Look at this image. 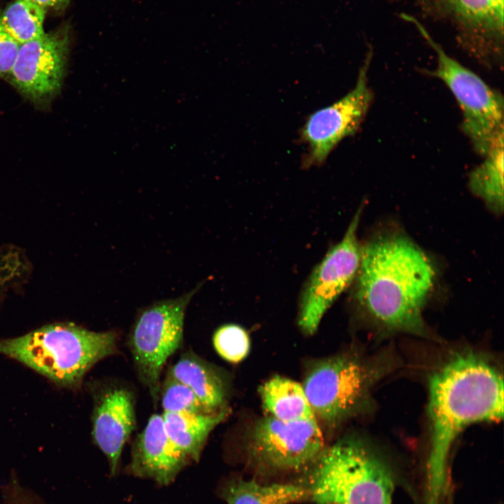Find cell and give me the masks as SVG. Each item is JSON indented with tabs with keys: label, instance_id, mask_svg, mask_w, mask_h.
<instances>
[{
	"label": "cell",
	"instance_id": "cell-1",
	"mask_svg": "<svg viewBox=\"0 0 504 504\" xmlns=\"http://www.w3.org/2000/svg\"><path fill=\"white\" fill-rule=\"evenodd\" d=\"M430 445L425 504H443L452 444L468 426L503 415V380L498 370L472 352L454 356L428 381Z\"/></svg>",
	"mask_w": 504,
	"mask_h": 504
},
{
	"label": "cell",
	"instance_id": "cell-2",
	"mask_svg": "<svg viewBox=\"0 0 504 504\" xmlns=\"http://www.w3.org/2000/svg\"><path fill=\"white\" fill-rule=\"evenodd\" d=\"M435 274L431 260L407 236L381 234L360 248L355 298L382 327L426 337L423 309Z\"/></svg>",
	"mask_w": 504,
	"mask_h": 504
},
{
	"label": "cell",
	"instance_id": "cell-3",
	"mask_svg": "<svg viewBox=\"0 0 504 504\" xmlns=\"http://www.w3.org/2000/svg\"><path fill=\"white\" fill-rule=\"evenodd\" d=\"M118 340L115 330L95 332L72 323H57L1 340L0 354L59 386L74 388L95 364L118 352Z\"/></svg>",
	"mask_w": 504,
	"mask_h": 504
},
{
	"label": "cell",
	"instance_id": "cell-4",
	"mask_svg": "<svg viewBox=\"0 0 504 504\" xmlns=\"http://www.w3.org/2000/svg\"><path fill=\"white\" fill-rule=\"evenodd\" d=\"M307 472L305 486L316 504H392L391 470L358 441L342 440L325 448Z\"/></svg>",
	"mask_w": 504,
	"mask_h": 504
},
{
	"label": "cell",
	"instance_id": "cell-5",
	"mask_svg": "<svg viewBox=\"0 0 504 504\" xmlns=\"http://www.w3.org/2000/svg\"><path fill=\"white\" fill-rule=\"evenodd\" d=\"M404 18L416 25L436 52L437 66L427 74L441 80L451 91L461 111V129L475 151L484 157L504 139L503 95L447 54L416 20L408 15Z\"/></svg>",
	"mask_w": 504,
	"mask_h": 504
},
{
	"label": "cell",
	"instance_id": "cell-6",
	"mask_svg": "<svg viewBox=\"0 0 504 504\" xmlns=\"http://www.w3.org/2000/svg\"><path fill=\"white\" fill-rule=\"evenodd\" d=\"M388 370L386 358L339 356L316 364L302 386L316 418L334 425L364 406Z\"/></svg>",
	"mask_w": 504,
	"mask_h": 504
},
{
	"label": "cell",
	"instance_id": "cell-7",
	"mask_svg": "<svg viewBox=\"0 0 504 504\" xmlns=\"http://www.w3.org/2000/svg\"><path fill=\"white\" fill-rule=\"evenodd\" d=\"M200 286L142 309L130 330L127 344L135 370L154 405L159 400L162 370L182 344L186 310Z\"/></svg>",
	"mask_w": 504,
	"mask_h": 504
},
{
	"label": "cell",
	"instance_id": "cell-8",
	"mask_svg": "<svg viewBox=\"0 0 504 504\" xmlns=\"http://www.w3.org/2000/svg\"><path fill=\"white\" fill-rule=\"evenodd\" d=\"M324 449L316 419L284 421L268 416L254 426L246 454L255 472L275 477L307 472Z\"/></svg>",
	"mask_w": 504,
	"mask_h": 504
},
{
	"label": "cell",
	"instance_id": "cell-9",
	"mask_svg": "<svg viewBox=\"0 0 504 504\" xmlns=\"http://www.w3.org/2000/svg\"><path fill=\"white\" fill-rule=\"evenodd\" d=\"M361 211L359 208L342 239L330 248L303 288L298 326L306 335L316 331L327 310L356 279L360 261L356 234Z\"/></svg>",
	"mask_w": 504,
	"mask_h": 504
},
{
	"label": "cell",
	"instance_id": "cell-10",
	"mask_svg": "<svg viewBox=\"0 0 504 504\" xmlns=\"http://www.w3.org/2000/svg\"><path fill=\"white\" fill-rule=\"evenodd\" d=\"M426 9L451 22L463 50L482 65L502 69L503 0H422Z\"/></svg>",
	"mask_w": 504,
	"mask_h": 504
},
{
	"label": "cell",
	"instance_id": "cell-11",
	"mask_svg": "<svg viewBox=\"0 0 504 504\" xmlns=\"http://www.w3.org/2000/svg\"><path fill=\"white\" fill-rule=\"evenodd\" d=\"M371 58L370 50L351 90L307 119L300 132L301 140L307 146L304 167L322 164L342 140L354 135L360 127L373 99L368 77Z\"/></svg>",
	"mask_w": 504,
	"mask_h": 504
},
{
	"label": "cell",
	"instance_id": "cell-12",
	"mask_svg": "<svg viewBox=\"0 0 504 504\" xmlns=\"http://www.w3.org/2000/svg\"><path fill=\"white\" fill-rule=\"evenodd\" d=\"M69 27L65 24L19 46L7 78L36 106H48L61 89L69 50Z\"/></svg>",
	"mask_w": 504,
	"mask_h": 504
},
{
	"label": "cell",
	"instance_id": "cell-13",
	"mask_svg": "<svg viewBox=\"0 0 504 504\" xmlns=\"http://www.w3.org/2000/svg\"><path fill=\"white\" fill-rule=\"evenodd\" d=\"M92 392V438L114 474L125 444L136 428L135 395L127 384L112 380L98 384Z\"/></svg>",
	"mask_w": 504,
	"mask_h": 504
},
{
	"label": "cell",
	"instance_id": "cell-14",
	"mask_svg": "<svg viewBox=\"0 0 504 504\" xmlns=\"http://www.w3.org/2000/svg\"><path fill=\"white\" fill-rule=\"evenodd\" d=\"M189 460L169 438L162 416L154 414L134 441L130 470L135 475L166 485Z\"/></svg>",
	"mask_w": 504,
	"mask_h": 504
},
{
	"label": "cell",
	"instance_id": "cell-15",
	"mask_svg": "<svg viewBox=\"0 0 504 504\" xmlns=\"http://www.w3.org/2000/svg\"><path fill=\"white\" fill-rule=\"evenodd\" d=\"M167 374L188 386L209 411L226 409L227 391L223 374L193 351L181 354Z\"/></svg>",
	"mask_w": 504,
	"mask_h": 504
},
{
	"label": "cell",
	"instance_id": "cell-16",
	"mask_svg": "<svg viewBox=\"0 0 504 504\" xmlns=\"http://www.w3.org/2000/svg\"><path fill=\"white\" fill-rule=\"evenodd\" d=\"M227 415L225 409L208 414L163 412L162 416L170 440L190 460L197 461L210 433Z\"/></svg>",
	"mask_w": 504,
	"mask_h": 504
},
{
	"label": "cell",
	"instance_id": "cell-17",
	"mask_svg": "<svg viewBox=\"0 0 504 504\" xmlns=\"http://www.w3.org/2000/svg\"><path fill=\"white\" fill-rule=\"evenodd\" d=\"M264 408L284 421L316 419L302 385L286 377L275 376L260 390Z\"/></svg>",
	"mask_w": 504,
	"mask_h": 504
},
{
	"label": "cell",
	"instance_id": "cell-18",
	"mask_svg": "<svg viewBox=\"0 0 504 504\" xmlns=\"http://www.w3.org/2000/svg\"><path fill=\"white\" fill-rule=\"evenodd\" d=\"M227 504H293L309 499L305 486L293 483L260 484L234 478L223 489Z\"/></svg>",
	"mask_w": 504,
	"mask_h": 504
},
{
	"label": "cell",
	"instance_id": "cell-19",
	"mask_svg": "<svg viewBox=\"0 0 504 504\" xmlns=\"http://www.w3.org/2000/svg\"><path fill=\"white\" fill-rule=\"evenodd\" d=\"M503 141L490 149L482 162L470 172L468 180L471 192L497 214L503 211Z\"/></svg>",
	"mask_w": 504,
	"mask_h": 504
},
{
	"label": "cell",
	"instance_id": "cell-20",
	"mask_svg": "<svg viewBox=\"0 0 504 504\" xmlns=\"http://www.w3.org/2000/svg\"><path fill=\"white\" fill-rule=\"evenodd\" d=\"M47 10L32 0H13L1 11L6 31L20 45L41 37Z\"/></svg>",
	"mask_w": 504,
	"mask_h": 504
},
{
	"label": "cell",
	"instance_id": "cell-21",
	"mask_svg": "<svg viewBox=\"0 0 504 504\" xmlns=\"http://www.w3.org/2000/svg\"><path fill=\"white\" fill-rule=\"evenodd\" d=\"M160 399L164 412L213 413L203 405L188 386L168 374L160 384Z\"/></svg>",
	"mask_w": 504,
	"mask_h": 504
},
{
	"label": "cell",
	"instance_id": "cell-22",
	"mask_svg": "<svg viewBox=\"0 0 504 504\" xmlns=\"http://www.w3.org/2000/svg\"><path fill=\"white\" fill-rule=\"evenodd\" d=\"M214 349L224 360L237 363L244 359L250 349V339L246 331L237 324L220 326L213 336Z\"/></svg>",
	"mask_w": 504,
	"mask_h": 504
},
{
	"label": "cell",
	"instance_id": "cell-23",
	"mask_svg": "<svg viewBox=\"0 0 504 504\" xmlns=\"http://www.w3.org/2000/svg\"><path fill=\"white\" fill-rule=\"evenodd\" d=\"M0 10V76L7 78L16 58L20 44L4 29Z\"/></svg>",
	"mask_w": 504,
	"mask_h": 504
},
{
	"label": "cell",
	"instance_id": "cell-24",
	"mask_svg": "<svg viewBox=\"0 0 504 504\" xmlns=\"http://www.w3.org/2000/svg\"><path fill=\"white\" fill-rule=\"evenodd\" d=\"M1 504H46L35 494L16 481L10 483L3 493Z\"/></svg>",
	"mask_w": 504,
	"mask_h": 504
},
{
	"label": "cell",
	"instance_id": "cell-25",
	"mask_svg": "<svg viewBox=\"0 0 504 504\" xmlns=\"http://www.w3.org/2000/svg\"><path fill=\"white\" fill-rule=\"evenodd\" d=\"M44 7L47 10H63L69 5L70 0H32Z\"/></svg>",
	"mask_w": 504,
	"mask_h": 504
},
{
	"label": "cell",
	"instance_id": "cell-26",
	"mask_svg": "<svg viewBox=\"0 0 504 504\" xmlns=\"http://www.w3.org/2000/svg\"><path fill=\"white\" fill-rule=\"evenodd\" d=\"M331 504H342V503H331Z\"/></svg>",
	"mask_w": 504,
	"mask_h": 504
}]
</instances>
